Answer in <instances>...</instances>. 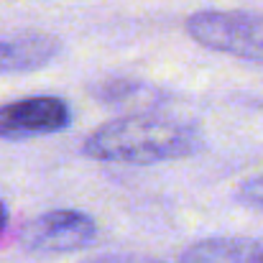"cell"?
I'll list each match as a JSON object with an SVG mask.
<instances>
[{"label":"cell","mask_w":263,"mask_h":263,"mask_svg":"<svg viewBox=\"0 0 263 263\" xmlns=\"http://www.w3.org/2000/svg\"><path fill=\"white\" fill-rule=\"evenodd\" d=\"M72 123L69 102L57 95H33L0 107V138L23 141L62 133Z\"/></svg>","instance_id":"obj_4"},{"label":"cell","mask_w":263,"mask_h":263,"mask_svg":"<svg viewBox=\"0 0 263 263\" xmlns=\"http://www.w3.org/2000/svg\"><path fill=\"white\" fill-rule=\"evenodd\" d=\"M8 217H10V215H8V207H5V202L0 199V233L5 230V225H8Z\"/></svg>","instance_id":"obj_8"},{"label":"cell","mask_w":263,"mask_h":263,"mask_svg":"<svg viewBox=\"0 0 263 263\" xmlns=\"http://www.w3.org/2000/svg\"><path fill=\"white\" fill-rule=\"evenodd\" d=\"M204 138L199 125L159 115V112H141L110 120L92 130L82 151L95 161L110 164H161L186 159L202 148Z\"/></svg>","instance_id":"obj_1"},{"label":"cell","mask_w":263,"mask_h":263,"mask_svg":"<svg viewBox=\"0 0 263 263\" xmlns=\"http://www.w3.org/2000/svg\"><path fill=\"white\" fill-rule=\"evenodd\" d=\"M18 240L31 253H74L97 240V222L80 210H49L33 217L21 230Z\"/></svg>","instance_id":"obj_3"},{"label":"cell","mask_w":263,"mask_h":263,"mask_svg":"<svg viewBox=\"0 0 263 263\" xmlns=\"http://www.w3.org/2000/svg\"><path fill=\"white\" fill-rule=\"evenodd\" d=\"M258 107H261V110H263V102H261V105H258Z\"/></svg>","instance_id":"obj_9"},{"label":"cell","mask_w":263,"mask_h":263,"mask_svg":"<svg viewBox=\"0 0 263 263\" xmlns=\"http://www.w3.org/2000/svg\"><path fill=\"white\" fill-rule=\"evenodd\" d=\"M238 199H240L243 204H248V207L263 212V174L246 179V181L240 184V189H238Z\"/></svg>","instance_id":"obj_7"},{"label":"cell","mask_w":263,"mask_h":263,"mask_svg":"<svg viewBox=\"0 0 263 263\" xmlns=\"http://www.w3.org/2000/svg\"><path fill=\"white\" fill-rule=\"evenodd\" d=\"M62 51V41L51 33H21L15 39L0 41V74L36 72L51 64Z\"/></svg>","instance_id":"obj_5"},{"label":"cell","mask_w":263,"mask_h":263,"mask_svg":"<svg viewBox=\"0 0 263 263\" xmlns=\"http://www.w3.org/2000/svg\"><path fill=\"white\" fill-rule=\"evenodd\" d=\"M186 33L210 51L263 64V13L197 10L186 18Z\"/></svg>","instance_id":"obj_2"},{"label":"cell","mask_w":263,"mask_h":263,"mask_svg":"<svg viewBox=\"0 0 263 263\" xmlns=\"http://www.w3.org/2000/svg\"><path fill=\"white\" fill-rule=\"evenodd\" d=\"M179 263H263V240L253 238H204L192 243Z\"/></svg>","instance_id":"obj_6"}]
</instances>
